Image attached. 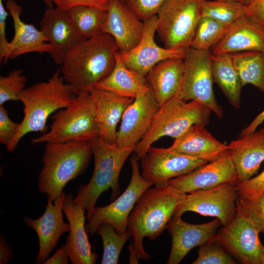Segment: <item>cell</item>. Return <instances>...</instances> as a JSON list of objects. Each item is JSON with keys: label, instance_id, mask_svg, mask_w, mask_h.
I'll list each match as a JSON object with an SVG mask.
<instances>
[{"label": "cell", "instance_id": "18", "mask_svg": "<svg viewBox=\"0 0 264 264\" xmlns=\"http://www.w3.org/2000/svg\"><path fill=\"white\" fill-rule=\"evenodd\" d=\"M40 25V29L51 47L50 56L58 65H61L67 53L83 40L68 10L53 6L47 7Z\"/></svg>", "mask_w": 264, "mask_h": 264}, {"label": "cell", "instance_id": "27", "mask_svg": "<svg viewBox=\"0 0 264 264\" xmlns=\"http://www.w3.org/2000/svg\"><path fill=\"white\" fill-rule=\"evenodd\" d=\"M184 59L169 58L155 65L146 76L161 107L176 93L182 78Z\"/></svg>", "mask_w": 264, "mask_h": 264}, {"label": "cell", "instance_id": "44", "mask_svg": "<svg viewBox=\"0 0 264 264\" xmlns=\"http://www.w3.org/2000/svg\"><path fill=\"white\" fill-rule=\"evenodd\" d=\"M14 256L12 249L7 244L4 235H0V264H8Z\"/></svg>", "mask_w": 264, "mask_h": 264}, {"label": "cell", "instance_id": "30", "mask_svg": "<svg viewBox=\"0 0 264 264\" xmlns=\"http://www.w3.org/2000/svg\"><path fill=\"white\" fill-rule=\"evenodd\" d=\"M230 54L242 87L251 84L264 92V52L251 50Z\"/></svg>", "mask_w": 264, "mask_h": 264}, {"label": "cell", "instance_id": "1", "mask_svg": "<svg viewBox=\"0 0 264 264\" xmlns=\"http://www.w3.org/2000/svg\"><path fill=\"white\" fill-rule=\"evenodd\" d=\"M118 51L114 39L106 33L82 40L66 55L61 75L76 96L89 91L111 72Z\"/></svg>", "mask_w": 264, "mask_h": 264}, {"label": "cell", "instance_id": "31", "mask_svg": "<svg viewBox=\"0 0 264 264\" xmlns=\"http://www.w3.org/2000/svg\"><path fill=\"white\" fill-rule=\"evenodd\" d=\"M67 10L83 40L102 32L107 17V10L88 6H75Z\"/></svg>", "mask_w": 264, "mask_h": 264}, {"label": "cell", "instance_id": "21", "mask_svg": "<svg viewBox=\"0 0 264 264\" xmlns=\"http://www.w3.org/2000/svg\"><path fill=\"white\" fill-rule=\"evenodd\" d=\"M63 210L70 225V230L63 246L73 264H94L97 255L91 251L85 226V209L73 201L71 194L66 195Z\"/></svg>", "mask_w": 264, "mask_h": 264}, {"label": "cell", "instance_id": "36", "mask_svg": "<svg viewBox=\"0 0 264 264\" xmlns=\"http://www.w3.org/2000/svg\"><path fill=\"white\" fill-rule=\"evenodd\" d=\"M237 214L246 219L264 233V193L258 197L246 199L237 198Z\"/></svg>", "mask_w": 264, "mask_h": 264}, {"label": "cell", "instance_id": "48", "mask_svg": "<svg viewBox=\"0 0 264 264\" xmlns=\"http://www.w3.org/2000/svg\"><path fill=\"white\" fill-rule=\"evenodd\" d=\"M43 1L46 6L47 7H50L53 6V3L52 0H35Z\"/></svg>", "mask_w": 264, "mask_h": 264}, {"label": "cell", "instance_id": "22", "mask_svg": "<svg viewBox=\"0 0 264 264\" xmlns=\"http://www.w3.org/2000/svg\"><path fill=\"white\" fill-rule=\"evenodd\" d=\"M89 92L100 136L108 143H115L116 126L134 99L120 96L96 87Z\"/></svg>", "mask_w": 264, "mask_h": 264}, {"label": "cell", "instance_id": "6", "mask_svg": "<svg viewBox=\"0 0 264 264\" xmlns=\"http://www.w3.org/2000/svg\"><path fill=\"white\" fill-rule=\"evenodd\" d=\"M211 110L196 101L187 103L176 94L161 106L146 134L135 145L138 159L146 154L152 144L163 136L176 138L194 124L205 126L210 120Z\"/></svg>", "mask_w": 264, "mask_h": 264}, {"label": "cell", "instance_id": "45", "mask_svg": "<svg viewBox=\"0 0 264 264\" xmlns=\"http://www.w3.org/2000/svg\"><path fill=\"white\" fill-rule=\"evenodd\" d=\"M69 257L67 252L63 245L58 249L55 254L47 258L44 264H67Z\"/></svg>", "mask_w": 264, "mask_h": 264}, {"label": "cell", "instance_id": "34", "mask_svg": "<svg viewBox=\"0 0 264 264\" xmlns=\"http://www.w3.org/2000/svg\"><path fill=\"white\" fill-rule=\"evenodd\" d=\"M96 232L101 236L103 244L101 264H117L120 252L131 234L128 231L124 234H119L111 224L107 222L100 224Z\"/></svg>", "mask_w": 264, "mask_h": 264}, {"label": "cell", "instance_id": "29", "mask_svg": "<svg viewBox=\"0 0 264 264\" xmlns=\"http://www.w3.org/2000/svg\"><path fill=\"white\" fill-rule=\"evenodd\" d=\"M211 60L214 81L221 89L230 105L238 109L242 86L230 53L211 54Z\"/></svg>", "mask_w": 264, "mask_h": 264}, {"label": "cell", "instance_id": "49", "mask_svg": "<svg viewBox=\"0 0 264 264\" xmlns=\"http://www.w3.org/2000/svg\"><path fill=\"white\" fill-rule=\"evenodd\" d=\"M261 132H264V127L262 128L261 129H260V130Z\"/></svg>", "mask_w": 264, "mask_h": 264}, {"label": "cell", "instance_id": "11", "mask_svg": "<svg viewBox=\"0 0 264 264\" xmlns=\"http://www.w3.org/2000/svg\"><path fill=\"white\" fill-rule=\"evenodd\" d=\"M237 184L224 183L215 187L198 190L187 195L176 207L174 215L180 217L187 211L215 217L222 226H227L237 215Z\"/></svg>", "mask_w": 264, "mask_h": 264}, {"label": "cell", "instance_id": "15", "mask_svg": "<svg viewBox=\"0 0 264 264\" xmlns=\"http://www.w3.org/2000/svg\"><path fill=\"white\" fill-rule=\"evenodd\" d=\"M160 107L151 87L137 95L123 114L115 144L135 147L149 130Z\"/></svg>", "mask_w": 264, "mask_h": 264}, {"label": "cell", "instance_id": "28", "mask_svg": "<svg viewBox=\"0 0 264 264\" xmlns=\"http://www.w3.org/2000/svg\"><path fill=\"white\" fill-rule=\"evenodd\" d=\"M95 87L120 96L135 99L139 94L149 90L151 86L147 81L146 76L123 64L118 51L111 72L97 83Z\"/></svg>", "mask_w": 264, "mask_h": 264}, {"label": "cell", "instance_id": "17", "mask_svg": "<svg viewBox=\"0 0 264 264\" xmlns=\"http://www.w3.org/2000/svg\"><path fill=\"white\" fill-rule=\"evenodd\" d=\"M66 195L62 192L55 200L54 203L47 197L46 209L43 215L37 219L24 217L26 226L33 228L36 232L39 250L35 264H44L49 254L56 247L61 235L70 230L69 223L65 222L63 218V204Z\"/></svg>", "mask_w": 264, "mask_h": 264}, {"label": "cell", "instance_id": "42", "mask_svg": "<svg viewBox=\"0 0 264 264\" xmlns=\"http://www.w3.org/2000/svg\"><path fill=\"white\" fill-rule=\"evenodd\" d=\"M111 0H52L58 8L67 10L78 6H88L108 10Z\"/></svg>", "mask_w": 264, "mask_h": 264}, {"label": "cell", "instance_id": "12", "mask_svg": "<svg viewBox=\"0 0 264 264\" xmlns=\"http://www.w3.org/2000/svg\"><path fill=\"white\" fill-rule=\"evenodd\" d=\"M259 231L251 222L237 214L215 235L233 257L242 264H264V245Z\"/></svg>", "mask_w": 264, "mask_h": 264}, {"label": "cell", "instance_id": "51", "mask_svg": "<svg viewBox=\"0 0 264 264\" xmlns=\"http://www.w3.org/2000/svg\"><path fill=\"white\" fill-rule=\"evenodd\" d=\"M254 0H252V1H254Z\"/></svg>", "mask_w": 264, "mask_h": 264}, {"label": "cell", "instance_id": "19", "mask_svg": "<svg viewBox=\"0 0 264 264\" xmlns=\"http://www.w3.org/2000/svg\"><path fill=\"white\" fill-rule=\"evenodd\" d=\"M221 225L218 218L207 223L196 224L186 222L180 217L173 215L167 226L172 242L167 264H179L194 247L212 239Z\"/></svg>", "mask_w": 264, "mask_h": 264}, {"label": "cell", "instance_id": "16", "mask_svg": "<svg viewBox=\"0 0 264 264\" xmlns=\"http://www.w3.org/2000/svg\"><path fill=\"white\" fill-rule=\"evenodd\" d=\"M224 183H239L238 173L230 152L187 174L170 179L167 184L186 194L211 189Z\"/></svg>", "mask_w": 264, "mask_h": 264}, {"label": "cell", "instance_id": "23", "mask_svg": "<svg viewBox=\"0 0 264 264\" xmlns=\"http://www.w3.org/2000/svg\"><path fill=\"white\" fill-rule=\"evenodd\" d=\"M176 153L211 162L229 152L228 145L212 135L205 126L194 124L168 148Z\"/></svg>", "mask_w": 264, "mask_h": 264}, {"label": "cell", "instance_id": "38", "mask_svg": "<svg viewBox=\"0 0 264 264\" xmlns=\"http://www.w3.org/2000/svg\"><path fill=\"white\" fill-rule=\"evenodd\" d=\"M166 0H125L138 18L144 21L156 15Z\"/></svg>", "mask_w": 264, "mask_h": 264}, {"label": "cell", "instance_id": "7", "mask_svg": "<svg viewBox=\"0 0 264 264\" xmlns=\"http://www.w3.org/2000/svg\"><path fill=\"white\" fill-rule=\"evenodd\" d=\"M51 118L49 131L33 139L32 144L89 142L100 136L89 91H83L76 95L69 105L54 113Z\"/></svg>", "mask_w": 264, "mask_h": 264}, {"label": "cell", "instance_id": "41", "mask_svg": "<svg viewBox=\"0 0 264 264\" xmlns=\"http://www.w3.org/2000/svg\"><path fill=\"white\" fill-rule=\"evenodd\" d=\"M3 5L2 0H0V62L5 64L10 59V42L6 37V19L9 14Z\"/></svg>", "mask_w": 264, "mask_h": 264}, {"label": "cell", "instance_id": "3", "mask_svg": "<svg viewBox=\"0 0 264 264\" xmlns=\"http://www.w3.org/2000/svg\"><path fill=\"white\" fill-rule=\"evenodd\" d=\"M76 96L65 82L60 69L47 81L37 82L25 88L19 95V100L24 107V117L16 135L6 148L7 151H14L20 139L29 132H46L48 117L69 105Z\"/></svg>", "mask_w": 264, "mask_h": 264}, {"label": "cell", "instance_id": "46", "mask_svg": "<svg viewBox=\"0 0 264 264\" xmlns=\"http://www.w3.org/2000/svg\"><path fill=\"white\" fill-rule=\"evenodd\" d=\"M264 121V110L259 114L246 128L241 131L240 137L252 133Z\"/></svg>", "mask_w": 264, "mask_h": 264}, {"label": "cell", "instance_id": "43", "mask_svg": "<svg viewBox=\"0 0 264 264\" xmlns=\"http://www.w3.org/2000/svg\"><path fill=\"white\" fill-rule=\"evenodd\" d=\"M245 16L252 24L264 29V0H255L246 5Z\"/></svg>", "mask_w": 264, "mask_h": 264}, {"label": "cell", "instance_id": "4", "mask_svg": "<svg viewBox=\"0 0 264 264\" xmlns=\"http://www.w3.org/2000/svg\"><path fill=\"white\" fill-rule=\"evenodd\" d=\"M91 154L88 142L46 143L37 180L39 190L54 201L68 182L84 173Z\"/></svg>", "mask_w": 264, "mask_h": 264}, {"label": "cell", "instance_id": "32", "mask_svg": "<svg viewBox=\"0 0 264 264\" xmlns=\"http://www.w3.org/2000/svg\"><path fill=\"white\" fill-rule=\"evenodd\" d=\"M230 25L208 17L201 16L190 47L198 50H210L221 39Z\"/></svg>", "mask_w": 264, "mask_h": 264}, {"label": "cell", "instance_id": "2", "mask_svg": "<svg viewBox=\"0 0 264 264\" xmlns=\"http://www.w3.org/2000/svg\"><path fill=\"white\" fill-rule=\"evenodd\" d=\"M186 195L168 184L149 187L142 194L127 223V231L133 237L132 245L138 260L148 261L153 257L144 249V238L153 240L161 234Z\"/></svg>", "mask_w": 264, "mask_h": 264}, {"label": "cell", "instance_id": "26", "mask_svg": "<svg viewBox=\"0 0 264 264\" xmlns=\"http://www.w3.org/2000/svg\"><path fill=\"white\" fill-rule=\"evenodd\" d=\"M211 49L212 54L251 50L264 52V29L242 16L229 26L223 37Z\"/></svg>", "mask_w": 264, "mask_h": 264}, {"label": "cell", "instance_id": "10", "mask_svg": "<svg viewBox=\"0 0 264 264\" xmlns=\"http://www.w3.org/2000/svg\"><path fill=\"white\" fill-rule=\"evenodd\" d=\"M138 160L135 154L130 158L132 177L124 192L110 204L95 207L91 218L85 225L87 233L94 235L98 225L104 222L111 224L119 234L127 232L128 219L131 211L142 194L153 185L140 174Z\"/></svg>", "mask_w": 264, "mask_h": 264}, {"label": "cell", "instance_id": "47", "mask_svg": "<svg viewBox=\"0 0 264 264\" xmlns=\"http://www.w3.org/2000/svg\"><path fill=\"white\" fill-rule=\"evenodd\" d=\"M225 0V1L236 2L242 3L245 5H249L252 1V0Z\"/></svg>", "mask_w": 264, "mask_h": 264}, {"label": "cell", "instance_id": "50", "mask_svg": "<svg viewBox=\"0 0 264 264\" xmlns=\"http://www.w3.org/2000/svg\"><path fill=\"white\" fill-rule=\"evenodd\" d=\"M121 1L125 2V0H121Z\"/></svg>", "mask_w": 264, "mask_h": 264}, {"label": "cell", "instance_id": "8", "mask_svg": "<svg viewBox=\"0 0 264 264\" xmlns=\"http://www.w3.org/2000/svg\"><path fill=\"white\" fill-rule=\"evenodd\" d=\"M203 0H166L158 10L156 32L166 48L190 46Z\"/></svg>", "mask_w": 264, "mask_h": 264}, {"label": "cell", "instance_id": "40", "mask_svg": "<svg viewBox=\"0 0 264 264\" xmlns=\"http://www.w3.org/2000/svg\"><path fill=\"white\" fill-rule=\"evenodd\" d=\"M20 127V123L12 121L3 105L0 106V142L7 148L13 140Z\"/></svg>", "mask_w": 264, "mask_h": 264}, {"label": "cell", "instance_id": "5", "mask_svg": "<svg viewBox=\"0 0 264 264\" xmlns=\"http://www.w3.org/2000/svg\"><path fill=\"white\" fill-rule=\"evenodd\" d=\"M94 157V168L90 181L79 186L76 203L87 212L90 220L96 202L101 194L111 188L110 199L113 200L120 193L118 179L121 170L129 155L133 152L134 146L122 147L110 144L98 136L89 142Z\"/></svg>", "mask_w": 264, "mask_h": 264}, {"label": "cell", "instance_id": "37", "mask_svg": "<svg viewBox=\"0 0 264 264\" xmlns=\"http://www.w3.org/2000/svg\"><path fill=\"white\" fill-rule=\"evenodd\" d=\"M21 68L0 76V106L9 101L19 100L20 93L25 88L27 80Z\"/></svg>", "mask_w": 264, "mask_h": 264}, {"label": "cell", "instance_id": "24", "mask_svg": "<svg viewBox=\"0 0 264 264\" xmlns=\"http://www.w3.org/2000/svg\"><path fill=\"white\" fill-rule=\"evenodd\" d=\"M5 7L12 18L14 28V35L10 42L9 59L31 52L49 54L51 47L43 31L21 20L22 6L15 0H7Z\"/></svg>", "mask_w": 264, "mask_h": 264}, {"label": "cell", "instance_id": "9", "mask_svg": "<svg viewBox=\"0 0 264 264\" xmlns=\"http://www.w3.org/2000/svg\"><path fill=\"white\" fill-rule=\"evenodd\" d=\"M214 80L210 50L189 47L184 58L182 78L176 94L183 100H194L207 106L219 118L223 110L213 90Z\"/></svg>", "mask_w": 264, "mask_h": 264}, {"label": "cell", "instance_id": "35", "mask_svg": "<svg viewBox=\"0 0 264 264\" xmlns=\"http://www.w3.org/2000/svg\"><path fill=\"white\" fill-rule=\"evenodd\" d=\"M193 264H236L232 256L215 236L199 246L198 257Z\"/></svg>", "mask_w": 264, "mask_h": 264}, {"label": "cell", "instance_id": "39", "mask_svg": "<svg viewBox=\"0 0 264 264\" xmlns=\"http://www.w3.org/2000/svg\"><path fill=\"white\" fill-rule=\"evenodd\" d=\"M238 198H251L264 193V169L258 176L237 184Z\"/></svg>", "mask_w": 264, "mask_h": 264}, {"label": "cell", "instance_id": "33", "mask_svg": "<svg viewBox=\"0 0 264 264\" xmlns=\"http://www.w3.org/2000/svg\"><path fill=\"white\" fill-rule=\"evenodd\" d=\"M246 5L242 3L220 0H203L201 16L212 18L222 23L230 25L245 16Z\"/></svg>", "mask_w": 264, "mask_h": 264}, {"label": "cell", "instance_id": "20", "mask_svg": "<svg viewBox=\"0 0 264 264\" xmlns=\"http://www.w3.org/2000/svg\"><path fill=\"white\" fill-rule=\"evenodd\" d=\"M107 12L102 32L113 37L120 53L133 49L142 39L144 22L121 0H111Z\"/></svg>", "mask_w": 264, "mask_h": 264}, {"label": "cell", "instance_id": "25", "mask_svg": "<svg viewBox=\"0 0 264 264\" xmlns=\"http://www.w3.org/2000/svg\"><path fill=\"white\" fill-rule=\"evenodd\" d=\"M228 146L239 183L251 178L264 161V132L255 131L232 140Z\"/></svg>", "mask_w": 264, "mask_h": 264}, {"label": "cell", "instance_id": "13", "mask_svg": "<svg viewBox=\"0 0 264 264\" xmlns=\"http://www.w3.org/2000/svg\"><path fill=\"white\" fill-rule=\"evenodd\" d=\"M141 176L153 185L167 184L173 178L187 174L209 162L172 151L151 146L141 159Z\"/></svg>", "mask_w": 264, "mask_h": 264}, {"label": "cell", "instance_id": "14", "mask_svg": "<svg viewBox=\"0 0 264 264\" xmlns=\"http://www.w3.org/2000/svg\"><path fill=\"white\" fill-rule=\"evenodd\" d=\"M156 15L144 21L143 34L139 44L132 50L119 52V58L128 68L145 76L157 63L169 58L184 59L187 48H166L154 41L157 27Z\"/></svg>", "mask_w": 264, "mask_h": 264}]
</instances>
